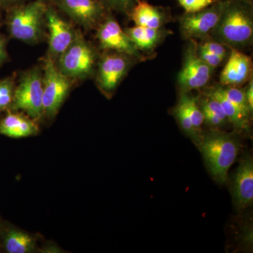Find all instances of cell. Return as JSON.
Wrapping results in <instances>:
<instances>
[{
	"label": "cell",
	"instance_id": "obj_1",
	"mask_svg": "<svg viewBox=\"0 0 253 253\" xmlns=\"http://www.w3.org/2000/svg\"><path fill=\"white\" fill-rule=\"evenodd\" d=\"M229 49L241 50L253 44V0H228L211 34Z\"/></svg>",
	"mask_w": 253,
	"mask_h": 253
},
{
	"label": "cell",
	"instance_id": "obj_2",
	"mask_svg": "<svg viewBox=\"0 0 253 253\" xmlns=\"http://www.w3.org/2000/svg\"><path fill=\"white\" fill-rule=\"evenodd\" d=\"M199 149L214 180L224 184L228 172L239 154L238 139L231 134L211 132L200 138Z\"/></svg>",
	"mask_w": 253,
	"mask_h": 253
},
{
	"label": "cell",
	"instance_id": "obj_3",
	"mask_svg": "<svg viewBox=\"0 0 253 253\" xmlns=\"http://www.w3.org/2000/svg\"><path fill=\"white\" fill-rule=\"evenodd\" d=\"M46 0H34L7 10L6 25L9 36L27 43H36L43 36Z\"/></svg>",
	"mask_w": 253,
	"mask_h": 253
},
{
	"label": "cell",
	"instance_id": "obj_4",
	"mask_svg": "<svg viewBox=\"0 0 253 253\" xmlns=\"http://www.w3.org/2000/svg\"><path fill=\"white\" fill-rule=\"evenodd\" d=\"M139 60L114 51L99 55L94 76L96 86L107 98H111L128 73Z\"/></svg>",
	"mask_w": 253,
	"mask_h": 253
},
{
	"label": "cell",
	"instance_id": "obj_5",
	"mask_svg": "<svg viewBox=\"0 0 253 253\" xmlns=\"http://www.w3.org/2000/svg\"><path fill=\"white\" fill-rule=\"evenodd\" d=\"M98 55L90 43L78 33L74 41L56 61V66L71 80H84L94 76Z\"/></svg>",
	"mask_w": 253,
	"mask_h": 253
},
{
	"label": "cell",
	"instance_id": "obj_6",
	"mask_svg": "<svg viewBox=\"0 0 253 253\" xmlns=\"http://www.w3.org/2000/svg\"><path fill=\"white\" fill-rule=\"evenodd\" d=\"M10 111H21L34 121L43 116V73L35 67L22 75L15 86Z\"/></svg>",
	"mask_w": 253,
	"mask_h": 253
},
{
	"label": "cell",
	"instance_id": "obj_7",
	"mask_svg": "<svg viewBox=\"0 0 253 253\" xmlns=\"http://www.w3.org/2000/svg\"><path fill=\"white\" fill-rule=\"evenodd\" d=\"M72 85L70 79L60 71L49 56L44 61L43 71V113L53 119L59 113Z\"/></svg>",
	"mask_w": 253,
	"mask_h": 253
},
{
	"label": "cell",
	"instance_id": "obj_8",
	"mask_svg": "<svg viewBox=\"0 0 253 253\" xmlns=\"http://www.w3.org/2000/svg\"><path fill=\"white\" fill-rule=\"evenodd\" d=\"M184 51L182 67L177 77L179 94L201 90L207 86L214 73V69L204 63L198 54V44L196 40H188Z\"/></svg>",
	"mask_w": 253,
	"mask_h": 253
},
{
	"label": "cell",
	"instance_id": "obj_9",
	"mask_svg": "<svg viewBox=\"0 0 253 253\" xmlns=\"http://www.w3.org/2000/svg\"><path fill=\"white\" fill-rule=\"evenodd\" d=\"M228 0H217L212 4L195 12H184L179 17L181 37L185 41H202L211 37Z\"/></svg>",
	"mask_w": 253,
	"mask_h": 253
},
{
	"label": "cell",
	"instance_id": "obj_10",
	"mask_svg": "<svg viewBox=\"0 0 253 253\" xmlns=\"http://www.w3.org/2000/svg\"><path fill=\"white\" fill-rule=\"evenodd\" d=\"M96 29V39L103 51L123 53L135 58L140 62L149 59L137 49L111 11H108Z\"/></svg>",
	"mask_w": 253,
	"mask_h": 253
},
{
	"label": "cell",
	"instance_id": "obj_11",
	"mask_svg": "<svg viewBox=\"0 0 253 253\" xmlns=\"http://www.w3.org/2000/svg\"><path fill=\"white\" fill-rule=\"evenodd\" d=\"M56 7L86 29L96 28L107 14L99 0H52Z\"/></svg>",
	"mask_w": 253,
	"mask_h": 253
},
{
	"label": "cell",
	"instance_id": "obj_12",
	"mask_svg": "<svg viewBox=\"0 0 253 253\" xmlns=\"http://www.w3.org/2000/svg\"><path fill=\"white\" fill-rule=\"evenodd\" d=\"M45 24L49 32L48 56L56 62L67 49L78 35L72 26L63 19L56 10L48 4L45 13Z\"/></svg>",
	"mask_w": 253,
	"mask_h": 253
},
{
	"label": "cell",
	"instance_id": "obj_13",
	"mask_svg": "<svg viewBox=\"0 0 253 253\" xmlns=\"http://www.w3.org/2000/svg\"><path fill=\"white\" fill-rule=\"evenodd\" d=\"M253 78V61L251 56L239 49H230L229 58L219 77V84L241 87Z\"/></svg>",
	"mask_w": 253,
	"mask_h": 253
},
{
	"label": "cell",
	"instance_id": "obj_14",
	"mask_svg": "<svg viewBox=\"0 0 253 253\" xmlns=\"http://www.w3.org/2000/svg\"><path fill=\"white\" fill-rule=\"evenodd\" d=\"M232 196L238 211L252 206L253 202V161L251 156L241 160L233 179Z\"/></svg>",
	"mask_w": 253,
	"mask_h": 253
},
{
	"label": "cell",
	"instance_id": "obj_15",
	"mask_svg": "<svg viewBox=\"0 0 253 253\" xmlns=\"http://www.w3.org/2000/svg\"><path fill=\"white\" fill-rule=\"evenodd\" d=\"M128 17L135 26L151 28L166 27V25L173 20L170 8L156 6L146 0H139L128 14Z\"/></svg>",
	"mask_w": 253,
	"mask_h": 253
},
{
	"label": "cell",
	"instance_id": "obj_16",
	"mask_svg": "<svg viewBox=\"0 0 253 253\" xmlns=\"http://www.w3.org/2000/svg\"><path fill=\"white\" fill-rule=\"evenodd\" d=\"M124 31L137 49L149 59L155 57L156 48L173 33L166 27L151 28L140 26L126 28Z\"/></svg>",
	"mask_w": 253,
	"mask_h": 253
},
{
	"label": "cell",
	"instance_id": "obj_17",
	"mask_svg": "<svg viewBox=\"0 0 253 253\" xmlns=\"http://www.w3.org/2000/svg\"><path fill=\"white\" fill-rule=\"evenodd\" d=\"M39 132L38 125L27 115L9 111L0 121V134L13 139L36 135Z\"/></svg>",
	"mask_w": 253,
	"mask_h": 253
},
{
	"label": "cell",
	"instance_id": "obj_18",
	"mask_svg": "<svg viewBox=\"0 0 253 253\" xmlns=\"http://www.w3.org/2000/svg\"><path fill=\"white\" fill-rule=\"evenodd\" d=\"M201 90L202 91H201L202 94L211 96V97L217 99L220 103L223 110L225 113L228 121L235 126L236 129L243 130V129H246L249 127L251 117L243 112L235 104L226 99L217 90L215 85L212 86H206Z\"/></svg>",
	"mask_w": 253,
	"mask_h": 253
},
{
	"label": "cell",
	"instance_id": "obj_19",
	"mask_svg": "<svg viewBox=\"0 0 253 253\" xmlns=\"http://www.w3.org/2000/svg\"><path fill=\"white\" fill-rule=\"evenodd\" d=\"M3 246L8 253H30L36 251V239L28 233L16 229L6 231Z\"/></svg>",
	"mask_w": 253,
	"mask_h": 253
},
{
	"label": "cell",
	"instance_id": "obj_20",
	"mask_svg": "<svg viewBox=\"0 0 253 253\" xmlns=\"http://www.w3.org/2000/svg\"><path fill=\"white\" fill-rule=\"evenodd\" d=\"M179 101L184 105L188 116L193 126L199 132H201V126L204 123V114L200 108L199 99L189 93L179 94Z\"/></svg>",
	"mask_w": 253,
	"mask_h": 253
},
{
	"label": "cell",
	"instance_id": "obj_21",
	"mask_svg": "<svg viewBox=\"0 0 253 253\" xmlns=\"http://www.w3.org/2000/svg\"><path fill=\"white\" fill-rule=\"evenodd\" d=\"M216 88L226 99L229 100L233 104L239 108L241 111L251 117L247 100L246 97L245 88L237 87V86H224L221 84H216Z\"/></svg>",
	"mask_w": 253,
	"mask_h": 253
},
{
	"label": "cell",
	"instance_id": "obj_22",
	"mask_svg": "<svg viewBox=\"0 0 253 253\" xmlns=\"http://www.w3.org/2000/svg\"><path fill=\"white\" fill-rule=\"evenodd\" d=\"M174 116H175L176 121L180 126L183 131L189 136L191 139H194L195 141H199L200 139V132L195 129L193 126L192 123L188 116L185 108L184 105L179 100L177 105H176L174 111Z\"/></svg>",
	"mask_w": 253,
	"mask_h": 253
},
{
	"label": "cell",
	"instance_id": "obj_23",
	"mask_svg": "<svg viewBox=\"0 0 253 253\" xmlns=\"http://www.w3.org/2000/svg\"><path fill=\"white\" fill-rule=\"evenodd\" d=\"M15 86L12 78L0 80V113L9 109L14 97Z\"/></svg>",
	"mask_w": 253,
	"mask_h": 253
},
{
	"label": "cell",
	"instance_id": "obj_24",
	"mask_svg": "<svg viewBox=\"0 0 253 253\" xmlns=\"http://www.w3.org/2000/svg\"><path fill=\"white\" fill-rule=\"evenodd\" d=\"M107 11L127 15L139 0H99Z\"/></svg>",
	"mask_w": 253,
	"mask_h": 253
},
{
	"label": "cell",
	"instance_id": "obj_25",
	"mask_svg": "<svg viewBox=\"0 0 253 253\" xmlns=\"http://www.w3.org/2000/svg\"><path fill=\"white\" fill-rule=\"evenodd\" d=\"M199 44L200 46H202L207 51L217 55L219 57L222 58L223 59H225L227 57L228 49L229 48L221 44L219 42L214 41L211 37L201 41V42H199Z\"/></svg>",
	"mask_w": 253,
	"mask_h": 253
},
{
	"label": "cell",
	"instance_id": "obj_26",
	"mask_svg": "<svg viewBox=\"0 0 253 253\" xmlns=\"http://www.w3.org/2000/svg\"><path fill=\"white\" fill-rule=\"evenodd\" d=\"M184 11L187 13L195 12L207 7L217 0H177Z\"/></svg>",
	"mask_w": 253,
	"mask_h": 253
},
{
	"label": "cell",
	"instance_id": "obj_27",
	"mask_svg": "<svg viewBox=\"0 0 253 253\" xmlns=\"http://www.w3.org/2000/svg\"><path fill=\"white\" fill-rule=\"evenodd\" d=\"M198 54L204 63H206L209 67L214 70L221 66V63H223L224 60L222 58L217 56V55L207 51L204 47L200 46L199 44H198Z\"/></svg>",
	"mask_w": 253,
	"mask_h": 253
},
{
	"label": "cell",
	"instance_id": "obj_28",
	"mask_svg": "<svg viewBox=\"0 0 253 253\" xmlns=\"http://www.w3.org/2000/svg\"><path fill=\"white\" fill-rule=\"evenodd\" d=\"M201 111H202L203 114H204V122L207 123L208 126H212L214 128L220 127V126H224L226 123L221 121L220 118L218 117L217 115L214 114L211 110L207 109L205 106L200 105Z\"/></svg>",
	"mask_w": 253,
	"mask_h": 253
},
{
	"label": "cell",
	"instance_id": "obj_29",
	"mask_svg": "<svg viewBox=\"0 0 253 253\" xmlns=\"http://www.w3.org/2000/svg\"><path fill=\"white\" fill-rule=\"evenodd\" d=\"M246 97L247 100L248 106L251 115L253 112V78L248 82L247 85L245 87Z\"/></svg>",
	"mask_w": 253,
	"mask_h": 253
},
{
	"label": "cell",
	"instance_id": "obj_30",
	"mask_svg": "<svg viewBox=\"0 0 253 253\" xmlns=\"http://www.w3.org/2000/svg\"><path fill=\"white\" fill-rule=\"evenodd\" d=\"M8 58L6 42L4 37L0 33V67Z\"/></svg>",
	"mask_w": 253,
	"mask_h": 253
},
{
	"label": "cell",
	"instance_id": "obj_31",
	"mask_svg": "<svg viewBox=\"0 0 253 253\" xmlns=\"http://www.w3.org/2000/svg\"><path fill=\"white\" fill-rule=\"evenodd\" d=\"M26 0H0V9L8 10L16 5L24 3Z\"/></svg>",
	"mask_w": 253,
	"mask_h": 253
}]
</instances>
